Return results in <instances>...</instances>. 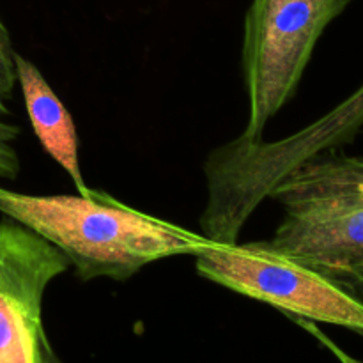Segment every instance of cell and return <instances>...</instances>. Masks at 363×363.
Returning a JSON list of instances; mask_svg holds the SVG:
<instances>
[{
    "label": "cell",
    "mask_w": 363,
    "mask_h": 363,
    "mask_svg": "<svg viewBox=\"0 0 363 363\" xmlns=\"http://www.w3.org/2000/svg\"><path fill=\"white\" fill-rule=\"evenodd\" d=\"M6 101L7 99L0 96V177L16 179L18 172H20V158H18L13 142L20 135V128L4 121V117L9 116Z\"/></svg>",
    "instance_id": "52a82bcc"
},
{
    "label": "cell",
    "mask_w": 363,
    "mask_h": 363,
    "mask_svg": "<svg viewBox=\"0 0 363 363\" xmlns=\"http://www.w3.org/2000/svg\"><path fill=\"white\" fill-rule=\"evenodd\" d=\"M353 0H252L245 20L248 121L240 137L262 140L266 124L296 92L323 32Z\"/></svg>",
    "instance_id": "3957f363"
},
{
    "label": "cell",
    "mask_w": 363,
    "mask_h": 363,
    "mask_svg": "<svg viewBox=\"0 0 363 363\" xmlns=\"http://www.w3.org/2000/svg\"><path fill=\"white\" fill-rule=\"evenodd\" d=\"M16 84V67H14V48L6 25L0 20V96L9 99Z\"/></svg>",
    "instance_id": "ba28073f"
},
{
    "label": "cell",
    "mask_w": 363,
    "mask_h": 363,
    "mask_svg": "<svg viewBox=\"0 0 363 363\" xmlns=\"http://www.w3.org/2000/svg\"><path fill=\"white\" fill-rule=\"evenodd\" d=\"M14 67L35 137L50 158L66 170L78 194H85L89 186L82 176L78 135L69 110L62 105L34 62L14 52Z\"/></svg>",
    "instance_id": "8992f818"
},
{
    "label": "cell",
    "mask_w": 363,
    "mask_h": 363,
    "mask_svg": "<svg viewBox=\"0 0 363 363\" xmlns=\"http://www.w3.org/2000/svg\"><path fill=\"white\" fill-rule=\"evenodd\" d=\"M284 208L269 247L363 300V158L319 152L268 197Z\"/></svg>",
    "instance_id": "7a4b0ae2"
},
{
    "label": "cell",
    "mask_w": 363,
    "mask_h": 363,
    "mask_svg": "<svg viewBox=\"0 0 363 363\" xmlns=\"http://www.w3.org/2000/svg\"><path fill=\"white\" fill-rule=\"evenodd\" d=\"M293 319H294V323H296L298 326H301V328L307 330V332L311 333L312 337H315V339H318L319 342H321L323 346L326 347V350L332 351V353L335 354L337 358H339L340 363H362V362H358L357 358L350 357V354H347L346 351L340 350V347L337 346V344L333 342V340L330 339V337L326 335V333H323L321 330L318 328V325H315L314 321H307V319H301V318H293Z\"/></svg>",
    "instance_id": "9c48e42d"
},
{
    "label": "cell",
    "mask_w": 363,
    "mask_h": 363,
    "mask_svg": "<svg viewBox=\"0 0 363 363\" xmlns=\"http://www.w3.org/2000/svg\"><path fill=\"white\" fill-rule=\"evenodd\" d=\"M71 262L16 220H0V363H60L43 325V298Z\"/></svg>",
    "instance_id": "5b68a950"
},
{
    "label": "cell",
    "mask_w": 363,
    "mask_h": 363,
    "mask_svg": "<svg viewBox=\"0 0 363 363\" xmlns=\"http://www.w3.org/2000/svg\"><path fill=\"white\" fill-rule=\"evenodd\" d=\"M194 257L197 273L209 282L272 305L291 318L363 333V300L307 266L284 257L268 241H215Z\"/></svg>",
    "instance_id": "277c9868"
},
{
    "label": "cell",
    "mask_w": 363,
    "mask_h": 363,
    "mask_svg": "<svg viewBox=\"0 0 363 363\" xmlns=\"http://www.w3.org/2000/svg\"><path fill=\"white\" fill-rule=\"evenodd\" d=\"M0 213L59 248L82 282L101 277L124 282L151 262L197 255L215 243L94 188L77 195H27L0 186Z\"/></svg>",
    "instance_id": "6da1fadb"
}]
</instances>
